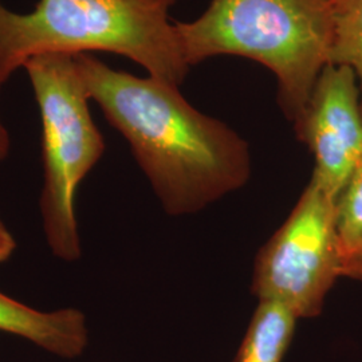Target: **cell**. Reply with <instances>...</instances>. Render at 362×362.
Here are the masks:
<instances>
[{
	"instance_id": "6da1fadb",
	"label": "cell",
	"mask_w": 362,
	"mask_h": 362,
	"mask_svg": "<svg viewBox=\"0 0 362 362\" xmlns=\"http://www.w3.org/2000/svg\"><path fill=\"white\" fill-rule=\"evenodd\" d=\"M76 62L90 100L129 144L169 216L197 214L248 184V143L197 110L179 86L115 70L91 54L76 55Z\"/></svg>"
},
{
	"instance_id": "7a4b0ae2",
	"label": "cell",
	"mask_w": 362,
	"mask_h": 362,
	"mask_svg": "<svg viewBox=\"0 0 362 362\" xmlns=\"http://www.w3.org/2000/svg\"><path fill=\"white\" fill-rule=\"evenodd\" d=\"M177 0H39L28 13L0 1V81L33 57L124 55L151 77L180 86L189 71L169 10Z\"/></svg>"
},
{
	"instance_id": "3957f363",
	"label": "cell",
	"mask_w": 362,
	"mask_h": 362,
	"mask_svg": "<svg viewBox=\"0 0 362 362\" xmlns=\"http://www.w3.org/2000/svg\"><path fill=\"white\" fill-rule=\"evenodd\" d=\"M175 26L189 67L218 55H239L272 70L278 104L293 124L330 65V0H211L197 19Z\"/></svg>"
},
{
	"instance_id": "277c9868",
	"label": "cell",
	"mask_w": 362,
	"mask_h": 362,
	"mask_svg": "<svg viewBox=\"0 0 362 362\" xmlns=\"http://www.w3.org/2000/svg\"><path fill=\"white\" fill-rule=\"evenodd\" d=\"M23 67L42 122V228L55 258L77 262L82 255L78 188L104 155V137L93 121L74 55L42 54Z\"/></svg>"
},
{
	"instance_id": "5b68a950",
	"label": "cell",
	"mask_w": 362,
	"mask_h": 362,
	"mask_svg": "<svg viewBox=\"0 0 362 362\" xmlns=\"http://www.w3.org/2000/svg\"><path fill=\"white\" fill-rule=\"evenodd\" d=\"M334 196L310 179L296 207L255 259L251 291L259 300L285 305L299 320L322 314L342 278Z\"/></svg>"
},
{
	"instance_id": "8992f818",
	"label": "cell",
	"mask_w": 362,
	"mask_h": 362,
	"mask_svg": "<svg viewBox=\"0 0 362 362\" xmlns=\"http://www.w3.org/2000/svg\"><path fill=\"white\" fill-rule=\"evenodd\" d=\"M294 129L314 157L311 179L337 199L362 158L361 94L349 67H325Z\"/></svg>"
},
{
	"instance_id": "52a82bcc",
	"label": "cell",
	"mask_w": 362,
	"mask_h": 362,
	"mask_svg": "<svg viewBox=\"0 0 362 362\" xmlns=\"http://www.w3.org/2000/svg\"><path fill=\"white\" fill-rule=\"evenodd\" d=\"M0 332L23 338L62 360H77L89 346L85 313L76 308L40 311L0 291Z\"/></svg>"
},
{
	"instance_id": "ba28073f",
	"label": "cell",
	"mask_w": 362,
	"mask_h": 362,
	"mask_svg": "<svg viewBox=\"0 0 362 362\" xmlns=\"http://www.w3.org/2000/svg\"><path fill=\"white\" fill-rule=\"evenodd\" d=\"M297 315L285 305L259 300L233 362H282L297 329Z\"/></svg>"
},
{
	"instance_id": "9c48e42d",
	"label": "cell",
	"mask_w": 362,
	"mask_h": 362,
	"mask_svg": "<svg viewBox=\"0 0 362 362\" xmlns=\"http://www.w3.org/2000/svg\"><path fill=\"white\" fill-rule=\"evenodd\" d=\"M333 38L330 65L346 66L356 74L362 110V0H330Z\"/></svg>"
},
{
	"instance_id": "30bf717a",
	"label": "cell",
	"mask_w": 362,
	"mask_h": 362,
	"mask_svg": "<svg viewBox=\"0 0 362 362\" xmlns=\"http://www.w3.org/2000/svg\"><path fill=\"white\" fill-rule=\"evenodd\" d=\"M336 230L344 274L362 258V158L337 197Z\"/></svg>"
},
{
	"instance_id": "8fae6325",
	"label": "cell",
	"mask_w": 362,
	"mask_h": 362,
	"mask_svg": "<svg viewBox=\"0 0 362 362\" xmlns=\"http://www.w3.org/2000/svg\"><path fill=\"white\" fill-rule=\"evenodd\" d=\"M16 240L11 231L7 228L4 221L0 218V263L10 260L16 250Z\"/></svg>"
},
{
	"instance_id": "7c38bea8",
	"label": "cell",
	"mask_w": 362,
	"mask_h": 362,
	"mask_svg": "<svg viewBox=\"0 0 362 362\" xmlns=\"http://www.w3.org/2000/svg\"><path fill=\"white\" fill-rule=\"evenodd\" d=\"M4 83L0 81V89ZM10 148H11V137L7 128L4 127V124L0 119V164L7 158V156L10 153Z\"/></svg>"
},
{
	"instance_id": "4fadbf2b",
	"label": "cell",
	"mask_w": 362,
	"mask_h": 362,
	"mask_svg": "<svg viewBox=\"0 0 362 362\" xmlns=\"http://www.w3.org/2000/svg\"><path fill=\"white\" fill-rule=\"evenodd\" d=\"M342 276L362 284V258L360 259V260H357V262H354L353 264L348 266V267L344 270Z\"/></svg>"
}]
</instances>
